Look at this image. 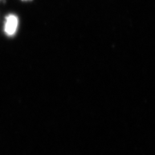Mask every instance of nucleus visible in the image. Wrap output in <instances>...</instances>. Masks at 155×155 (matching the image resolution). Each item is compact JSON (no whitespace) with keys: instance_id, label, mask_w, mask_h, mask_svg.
Returning a JSON list of instances; mask_svg holds the SVG:
<instances>
[{"instance_id":"nucleus-1","label":"nucleus","mask_w":155,"mask_h":155,"mask_svg":"<svg viewBox=\"0 0 155 155\" xmlns=\"http://www.w3.org/2000/svg\"><path fill=\"white\" fill-rule=\"evenodd\" d=\"M4 31L8 36H13L15 35L18 27V18L14 14H9L5 18Z\"/></svg>"},{"instance_id":"nucleus-2","label":"nucleus","mask_w":155,"mask_h":155,"mask_svg":"<svg viewBox=\"0 0 155 155\" xmlns=\"http://www.w3.org/2000/svg\"><path fill=\"white\" fill-rule=\"evenodd\" d=\"M23 1H28V0H23Z\"/></svg>"}]
</instances>
